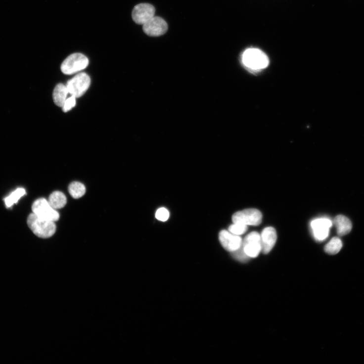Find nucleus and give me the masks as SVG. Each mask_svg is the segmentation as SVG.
I'll return each instance as SVG.
<instances>
[{
  "label": "nucleus",
  "instance_id": "1",
  "mask_svg": "<svg viewBox=\"0 0 364 364\" xmlns=\"http://www.w3.org/2000/svg\"><path fill=\"white\" fill-rule=\"evenodd\" d=\"M27 223L32 232L40 238H50L56 230L54 222L39 218L34 213L28 217Z\"/></svg>",
  "mask_w": 364,
  "mask_h": 364
},
{
  "label": "nucleus",
  "instance_id": "2",
  "mask_svg": "<svg viewBox=\"0 0 364 364\" xmlns=\"http://www.w3.org/2000/svg\"><path fill=\"white\" fill-rule=\"evenodd\" d=\"M241 59L246 68L255 71L264 69L269 63V60L266 54L257 48L246 50L242 55Z\"/></svg>",
  "mask_w": 364,
  "mask_h": 364
},
{
  "label": "nucleus",
  "instance_id": "3",
  "mask_svg": "<svg viewBox=\"0 0 364 364\" xmlns=\"http://www.w3.org/2000/svg\"><path fill=\"white\" fill-rule=\"evenodd\" d=\"M89 64V59L81 53H74L67 57L62 63V72L71 75L79 72L86 68Z\"/></svg>",
  "mask_w": 364,
  "mask_h": 364
},
{
  "label": "nucleus",
  "instance_id": "4",
  "mask_svg": "<svg viewBox=\"0 0 364 364\" xmlns=\"http://www.w3.org/2000/svg\"><path fill=\"white\" fill-rule=\"evenodd\" d=\"M32 211L38 217L43 219L56 222L59 219V214L53 209L48 200L41 198L37 199L33 204Z\"/></svg>",
  "mask_w": 364,
  "mask_h": 364
},
{
  "label": "nucleus",
  "instance_id": "5",
  "mask_svg": "<svg viewBox=\"0 0 364 364\" xmlns=\"http://www.w3.org/2000/svg\"><path fill=\"white\" fill-rule=\"evenodd\" d=\"M91 79L86 73L78 74L67 82V88L68 92L76 98L82 96L90 87Z\"/></svg>",
  "mask_w": 364,
  "mask_h": 364
},
{
  "label": "nucleus",
  "instance_id": "6",
  "mask_svg": "<svg viewBox=\"0 0 364 364\" xmlns=\"http://www.w3.org/2000/svg\"><path fill=\"white\" fill-rule=\"evenodd\" d=\"M242 245L245 254L250 258H257L262 252L261 235L257 232L249 233L245 237Z\"/></svg>",
  "mask_w": 364,
  "mask_h": 364
},
{
  "label": "nucleus",
  "instance_id": "7",
  "mask_svg": "<svg viewBox=\"0 0 364 364\" xmlns=\"http://www.w3.org/2000/svg\"><path fill=\"white\" fill-rule=\"evenodd\" d=\"M262 214L258 210L250 209L238 212L232 216L234 223H239L246 225L258 226L262 221Z\"/></svg>",
  "mask_w": 364,
  "mask_h": 364
},
{
  "label": "nucleus",
  "instance_id": "8",
  "mask_svg": "<svg viewBox=\"0 0 364 364\" xmlns=\"http://www.w3.org/2000/svg\"><path fill=\"white\" fill-rule=\"evenodd\" d=\"M168 26L162 18L154 16L143 25V30L147 35L151 37L161 36L167 32Z\"/></svg>",
  "mask_w": 364,
  "mask_h": 364
},
{
  "label": "nucleus",
  "instance_id": "9",
  "mask_svg": "<svg viewBox=\"0 0 364 364\" xmlns=\"http://www.w3.org/2000/svg\"><path fill=\"white\" fill-rule=\"evenodd\" d=\"M155 9L151 4L142 3L136 5L132 11V18L136 24L143 25L154 16Z\"/></svg>",
  "mask_w": 364,
  "mask_h": 364
},
{
  "label": "nucleus",
  "instance_id": "10",
  "mask_svg": "<svg viewBox=\"0 0 364 364\" xmlns=\"http://www.w3.org/2000/svg\"><path fill=\"white\" fill-rule=\"evenodd\" d=\"M311 226L315 238L318 241H322L329 236L332 222L327 218L317 219L311 222Z\"/></svg>",
  "mask_w": 364,
  "mask_h": 364
},
{
  "label": "nucleus",
  "instance_id": "11",
  "mask_svg": "<svg viewBox=\"0 0 364 364\" xmlns=\"http://www.w3.org/2000/svg\"><path fill=\"white\" fill-rule=\"evenodd\" d=\"M219 240L223 247L227 251L231 253L239 249L243 242L240 236L226 230H222L220 232Z\"/></svg>",
  "mask_w": 364,
  "mask_h": 364
},
{
  "label": "nucleus",
  "instance_id": "12",
  "mask_svg": "<svg viewBox=\"0 0 364 364\" xmlns=\"http://www.w3.org/2000/svg\"><path fill=\"white\" fill-rule=\"evenodd\" d=\"M262 243V252L264 254H268L274 246L277 238L276 230L272 227L265 228L261 235Z\"/></svg>",
  "mask_w": 364,
  "mask_h": 364
},
{
  "label": "nucleus",
  "instance_id": "13",
  "mask_svg": "<svg viewBox=\"0 0 364 364\" xmlns=\"http://www.w3.org/2000/svg\"><path fill=\"white\" fill-rule=\"evenodd\" d=\"M338 235L343 236L349 234L352 228V224L351 221L346 217L343 215L336 216L333 221Z\"/></svg>",
  "mask_w": 364,
  "mask_h": 364
},
{
  "label": "nucleus",
  "instance_id": "14",
  "mask_svg": "<svg viewBox=\"0 0 364 364\" xmlns=\"http://www.w3.org/2000/svg\"><path fill=\"white\" fill-rule=\"evenodd\" d=\"M68 91L67 88L62 84H58L54 90L53 97L54 103L59 107H63L66 101Z\"/></svg>",
  "mask_w": 364,
  "mask_h": 364
},
{
  "label": "nucleus",
  "instance_id": "15",
  "mask_svg": "<svg viewBox=\"0 0 364 364\" xmlns=\"http://www.w3.org/2000/svg\"><path fill=\"white\" fill-rule=\"evenodd\" d=\"M48 202L53 209L58 210L65 207L67 202V199L62 192L55 191L50 195Z\"/></svg>",
  "mask_w": 364,
  "mask_h": 364
},
{
  "label": "nucleus",
  "instance_id": "16",
  "mask_svg": "<svg viewBox=\"0 0 364 364\" xmlns=\"http://www.w3.org/2000/svg\"><path fill=\"white\" fill-rule=\"evenodd\" d=\"M343 246L342 241L338 237H333L325 245L324 250L326 253L334 255L338 253Z\"/></svg>",
  "mask_w": 364,
  "mask_h": 364
},
{
  "label": "nucleus",
  "instance_id": "17",
  "mask_svg": "<svg viewBox=\"0 0 364 364\" xmlns=\"http://www.w3.org/2000/svg\"><path fill=\"white\" fill-rule=\"evenodd\" d=\"M68 191L73 198L78 199L85 195L86 187L80 182H74L68 187Z\"/></svg>",
  "mask_w": 364,
  "mask_h": 364
},
{
  "label": "nucleus",
  "instance_id": "18",
  "mask_svg": "<svg viewBox=\"0 0 364 364\" xmlns=\"http://www.w3.org/2000/svg\"><path fill=\"white\" fill-rule=\"evenodd\" d=\"M26 193L24 188H19L13 192L9 196L4 199L6 206L7 208H10L14 203H16L19 199L25 195Z\"/></svg>",
  "mask_w": 364,
  "mask_h": 364
},
{
  "label": "nucleus",
  "instance_id": "19",
  "mask_svg": "<svg viewBox=\"0 0 364 364\" xmlns=\"http://www.w3.org/2000/svg\"><path fill=\"white\" fill-rule=\"evenodd\" d=\"M247 230V226L239 223H235L229 227V231L236 235L244 234Z\"/></svg>",
  "mask_w": 364,
  "mask_h": 364
},
{
  "label": "nucleus",
  "instance_id": "20",
  "mask_svg": "<svg viewBox=\"0 0 364 364\" xmlns=\"http://www.w3.org/2000/svg\"><path fill=\"white\" fill-rule=\"evenodd\" d=\"M232 255L235 259L241 262H246L250 258L245 254L242 245L235 252H232Z\"/></svg>",
  "mask_w": 364,
  "mask_h": 364
},
{
  "label": "nucleus",
  "instance_id": "21",
  "mask_svg": "<svg viewBox=\"0 0 364 364\" xmlns=\"http://www.w3.org/2000/svg\"><path fill=\"white\" fill-rule=\"evenodd\" d=\"M170 217L169 211L165 208H162L159 209L155 214L156 218L162 222H166L168 220Z\"/></svg>",
  "mask_w": 364,
  "mask_h": 364
},
{
  "label": "nucleus",
  "instance_id": "22",
  "mask_svg": "<svg viewBox=\"0 0 364 364\" xmlns=\"http://www.w3.org/2000/svg\"><path fill=\"white\" fill-rule=\"evenodd\" d=\"M76 97L74 96H72L70 98L66 100L63 108V110L64 112H67L68 111L71 110L76 105Z\"/></svg>",
  "mask_w": 364,
  "mask_h": 364
}]
</instances>
